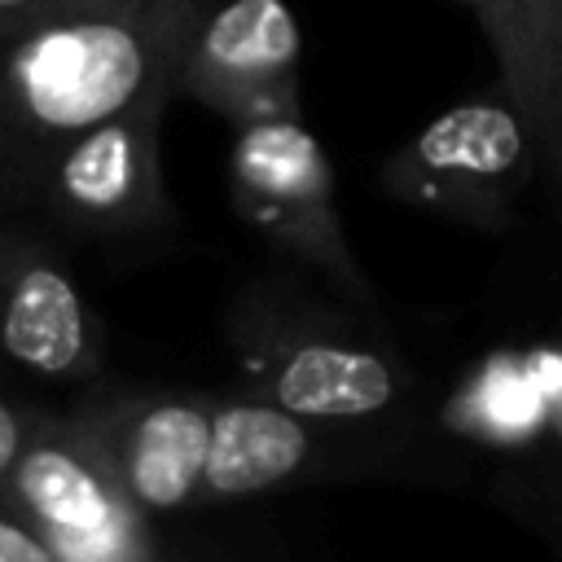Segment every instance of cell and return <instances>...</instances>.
I'll use <instances>...</instances> for the list:
<instances>
[{"instance_id":"cell-9","label":"cell","mask_w":562,"mask_h":562,"mask_svg":"<svg viewBox=\"0 0 562 562\" xmlns=\"http://www.w3.org/2000/svg\"><path fill=\"white\" fill-rule=\"evenodd\" d=\"M132 501L162 518L202 505L215 395L180 386H83L70 404Z\"/></svg>"},{"instance_id":"cell-12","label":"cell","mask_w":562,"mask_h":562,"mask_svg":"<svg viewBox=\"0 0 562 562\" xmlns=\"http://www.w3.org/2000/svg\"><path fill=\"white\" fill-rule=\"evenodd\" d=\"M505 505H514L527 522H536L549 536H562V461H536L522 474H509L501 483Z\"/></svg>"},{"instance_id":"cell-2","label":"cell","mask_w":562,"mask_h":562,"mask_svg":"<svg viewBox=\"0 0 562 562\" xmlns=\"http://www.w3.org/2000/svg\"><path fill=\"white\" fill-rule=\"evenodd\" d=\"M198 0H79L0 44V220L79 132L176 66Z\"/></svg>"},{"instance_id":"cell-5","label":"cell","mask_w":562,"mask_h":562,"mask_svg":"<svg viewBox=\"0 0 562 562\" xmlns=\"http://www.w3.org/2000/svg\"><path fill=\"white\" fill-rule=\"evenodd\" d=\"M540 171L536 127L522 101L496 83L413 132L382 162V189L426 215L505 233L518 215V198Z\"/></svg>"},{"instance_id":"cell-14","label":"cell","mask_w":562,"mask_h":562,"mask_svg":"<svg viewBox=\"0 0 562 562\" xmlns=\"http://www.w3.org/2000/svg\"><path fill=\"white\" fill-rule=\"evenodd\" d=\"M0 562H53L40 536L0 505Z\"/></svg>"},{"instance_id":"cell-10","label":"cell","mask_w":562,"mask_h":562,"mask_svg":"<svg viewBox=\"0 0 562 562\" xmlns=\"http://www.w3.org/2000/svg\"><path fill=\"white\" fill-rule=\"evenodd\" d=\"M0 360L53 386H92L105 334L61 250L31 220H0Z\"/></svg>"},{"instance_id":"cell-13","label":"cell","mask_w":562,"mask_h":562,"mask_svg":"<svg viewBox=\"0 0 562 562\" xmlns=\"http://www.w3.org/2000/svg\"><path fill=\"white\" fill-rule=\"evenodd\" d=\"M70 4H79V0H0V44H9L22 31H31V26L66 13Z\"/></svg>"},{"instance_id":"cell-16","label":"cell","mask_w":562,"mask_h":562,"mask_svg":"<svg viewBox=\"0 0 562 562\" xmlns=\"http://www.w3.org/2000/svg\"><path fill=\"white\" fill-rule=\"evenodd\" d=\"M553 4H558V9H562V0H553Z\"/></svg>"},{"instance_id":"cell-3","label":"cell","mask_w":562,"mask_h":562,"mask_svg":"<svg viewBox=\"0 0 562 562\" xmlns=\"http://www.w3.org/2000/svg\"><path fill=\"white\" fill-rule=\"evenodd\" d=\"M0 505L22 518L53 562H154L171 544L145 514L75 408H35L0 483Z\"/></svg>"},{"instance_id":"cell-1","label":"cell","mask_w":562,"mask_h":562,"mask_svg":"<svg viewBox=\"0 0 562 562\" xmlns=\"http://www.w3.org/2000/svg\"><path fill=\"white\" fill-rule=\"evenodd\" d=\"M220 329L246 395L316 422L422 435L426 386L386 321L364 316L303 268L281 263L246 277Z\"/></svg>"},{"instance_id":"cell-7","label":"cell","mask_w":562,"mask_h":562,"mask_svg":"<svg viewBox=\"0 0 562 562\" xmlns=\"http://www.w3.org/2000/svg\"><path fill=\"white\" fill-rule=\"evenodd\" d=\"M426 457V439L408 430L316 422L246 391L215 395L202 505H241L329 479L417 474Z\"/></svg>"},{"instance_id":"cell-15","label":"cell","mask_w":562,"mask_h":562,"mask_svg":"<svg viewBox=\"0 0 562 562\" xmlns=\"http://www.w3.org/2000/svg\"><path fill=\"white\" fill-rule=\"evenodd\" d=\"M31 422H35V408L0 395V483H4V474H9V465L18 457V448H22V439L31 430Z\"/></svg>"},{"instance_id":"cell-8","label":"cell","mask_w":562,"mask_h":562,"mask_svg":"<svg viewBox=\"0 0 562 562\" xmlns=\"http://www.w3.org/2000/svg\"><path fill=\"white\" fill-rule=\"evenodd\" d=\"M171 83L180 97L237 123L294 119L299 26L285 0H198L176 48Z\"/></svg>"},{"instance_id":"cell-11","label":"cell","mask_w":562,"mask_h":562,"mask_svg":"<svg viewBox=\"0 0 562 562\" xmlns=\"http://www.w3.org/2000/svg\"><path fill=\"white\" fill-rule=\"evenodd\" d=\"M505 66V88L522 101L540 167L562 184V9L553 0H479Z\"/></svg>"},{"instance_id":"cell-4","label":"cell","mask_w":562,"mask_h":562,"mask_svg":"<svg viewBox=\"0 0 562 562\" xmlns=\"http://www.w3.org/2000/svg\"><path fill=\"white\" fill-rule=\"evenodd\" d=\"M228 198L237 220L281 259L329 285L338 299L382 321L378 290L356 259L334 202L329 158L316 132L294 119H255L233 127Z\"/></svg>"},{"instance_id":"cell-17","label":"cell","mask_w":562,"mask_h":562,"mask_svg":"<svg viewBox=\"0 0 562 562\" xmlns=\"http://www.w3.org/2000/svg\"><path fill=\"white\" fill-rule=\"evenodd\" d=\"M202 4H206V0H202Z\"/></svg>"},{"instance_id":"cell-6","label":"cell","mask_w":562,"mask_h":562,"mask_svg":"<svg viewBox=\"0 0 562 562\" xmlns=\"http://www.w3.org/2000/svg\"><path fill=\"white\" fill-rule=\"evenodd\" d=\"M171 97L176 83L171 70H162L127 105L66 140L31 176L9 220L75 237H140L167 228L176 211L162 189L158 136Z\"/></svg>"}]
</instances>
